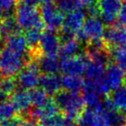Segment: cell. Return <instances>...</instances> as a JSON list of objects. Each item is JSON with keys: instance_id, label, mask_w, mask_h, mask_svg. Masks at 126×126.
I'll return each mask as SVG.
<instances>
[{"instance_id": "7402d4cb", "label": "cell", "mask_w": 126, "mask_h": 126, "mask_svg": "<svg viewBox=\"0 0 126 126\" xmlns=\"http://www.w3.org/2000/svg\"><path fill=\"white\" fill-rule=\"evenodd\" d=\"M81 42L76 38L62 42L60 45L59 54L63 60L69 59L71 57H75L80 54Z\"/></svg>"}, {"instance_id": "d590c367", "label": "cell", "mask_w": 126, "mask_h": 126, "mask_svg": "<svg viewBox=\"0 0 126 126\" xmlns=\"http://www.w3.org/2000/svg\"><path fill=\"white\" fill-rule=\"evenodd\" d=\"M21 126H38V123L36 122V120L30 117L26 120H22Z\"/></svg>"}, {"instance_id": "6da1fadb", "label": "cell", "mask_w": 126, "mask_h": 126, "mask_svg": "<svg viewBox=\"0 0 126 126\" xmlns=\"http://www.w3.org/2000/svg\"><path fill=\"white\" fill-rule=\"evenodd\" d=\"M55 102L68 122H73L74 120L79 119L84 110L85 103L83 96L79 93L60 91L56 95Z\"/></svg>"}, {"instance_id": "ba28073f", "label": "cell", "mask_w": 126, "mask_h": 126, "mask_svg": "<svg viewBox=\"0 0 126 126\" xmlns=\"http://www.w3.org/2000/svg\"><path fill=\"white\" fill-rule=\"evenodd\" d=\"M123 7L122 0H100L98 7L102 21L107 25H113L119 18Z\"/></svg>"}, {"instance_id": "8fae6325", "label": "cell", "mask_w": 126, "mask_h": 126, "mask_svg": "<svg viewBox=\"0 0 126 126\" xmlns=\"http://www.w3.org/2000/svg\"><path fill=\"white\" fill-rule=\"evenodd\" d=\"M79 126H110L102 109L84 110L79 118Z\"/></svg>"}, {"instance_id": "7a4b0ae2", "label": "cell", "mask_w": 126, "mask_h": 126, "mask_svg": "<svg viewBox=\"0 0 126 126\" xmlns=\"http://www.w3.org/2000/svg\"><path fill=\"white\" fill-rule=\"evenodd\" d=\"M28 63L30 62L27 58L6 48L0 53V75L4 77H12L20 73Z\"/></svg>"}, {"instance_id": "d4e9b609", "label": "cell", "mask_w": 126, "mask_h": 126, "mask_svg": "<svg viewBox=\"0 0 126 126\" xmlns=\"http://www.w3.org/2000/svg\"><path fill=\"white\" fill-rule=\"evenodd\" d=\"M42 31L43 30H40V29H32V30L26 31L24 37L29 48H32V50L38 49L43 35Z\"/></svg>"}, {"instance_id": "4316f807", "label": "cell", "mask_w": 126, "mask_h": 126, "mask_svg": "<svg viewBox=\"0 0 126 126\" xmlns=\"http://www.w3.org/2000/svg\"><path fill=\"white\" fill-rule=\"evenodd\" d=\"M30 93H31L32 105L34 106V108H38L40 106L44 105L50 99L48 98V95L41 88L32 89L30 91Z\"/></svg>"}, {"instance_id": "f35d334b", "label": "cell", "mask_w": 126, "mask_h": 126, "mask_svg": "<svg viewBox=\"0 0 126 126\" xmlns=\"http://www.w3.org/2000/svg\"><path fill=\"white\" fill-rule=\"evenodd\" d=\"M8 96H9V95H7V93H5V92H3L2 90H0V105L7 101Z\"/></svg>"}, {"instance_id": "f6af8a7d", "label": "cell", "mask_w": 126, "mask_h": 126, "mask_svg": "<svg viewBox=\"0 0 126 126\" xmlns=\"http://www.w3.org/2000/svg\"><path fill=\"white\" fill-rule=\"evenodd\" d=\"M1 18H2V14L0 13V19H1Z\"/></svg>"}, {"instance_id": "7c38bea8", "label": "cell", "mask_w": 126, "mask_h": 126, "mask_svg": "<svg viewBox=\"0 0 126 126\" xmlns=\"http://www.w3.org/2000/svg\"><path fill=\"white\" fill-rule=\"evenodd\" d=\"M86 13L83 8H78L76 10L67 14L64 19V24L62 27L63 32H67L76 36L78 31H80L84 21L86 19Z\"/></svg>"}, {"instance_id": "74e56055", "label": "cell", "mask_w": 126, "mask_h": 126, "mask_svg": "<svg viewBox=\"0 0 126 126\" xmlns=\"http://www.w3.org/2000/svg\"><path fill=\"white\" fill-rule=\"evenodd\" d=\"M80 7H91L95 4V0H77Z\"/></svg>"}, {"instance_id": "ffe728a7", "label": "cell", "mask_w": 126, "mask_h": 126, "mask_svg": "<svg viewBox=\"0 0 126 126\" xmlns=\"http://www.w3.org/2000/svg\"><path fill=\"white\" fill-rule=\"evenodd\" d=\"M18 33H21V27L12 15L5 16L0 19V35L2 37L7 39Z\"/></svg>"}, {"instance_id": "30bf717a", "label": "cell", "mask_w": 126, "mask_h": 126, "mask_svg": "<svg viewBox=\"0 0 126 126\" xmlns=\"http://www.w3.org/2000/svg\"><path fill=\"white\" fill-rule=\"evenodd\" d=\"M60 48V38L57 35L55 32L46 31L43 32L41 42L39 44L38 50L41 55L56 56L59 53Z\"/></svg>"}, {"instance_id": "836d02e7", "label": "cell", "mask_w": 126, "mask_h": 126, "mask_svg": "<svg viewBox=\"0 0 126 126\" xmlns=\"http://www.w3.org/2000/svg\"><path fill=\"white\" fill-rule=\"evenodd\" d=\"M21 123H22V119H21L20 117H14L2 122L0 126H21Z\"/></svg>"}, {"instance_id": "e0dca14e", "label": "cell", "mask_w": 126, "mask_h": 126, "mask_svg": "<svg viewBox=\"0 0 126 126\" xmlns=\"http://www.w3.org/2000/svg\"><path fill=\"white\" fill-rule=\"evenodd\" d=\"M59 110H60V109L55 102V100L49 99L44 105L40 106L38 108L32 109L30 113H31L32 118H33L35 120H39V121H43V120L59 114Z\"/></svg>"}, {"instance_id": "b9f144b4", "label": "cell", "mask_w": 126, "mask_h": 126, "mask_svg": "<svg viewBox=\"0 0 126 126\" xmlns=\"http://www.w3.org/2000/svg\"><path fill=\"white\" fill-rule=\"evenodd\" d=\"M2 45H3V37L0 35V49L2 48Z\"/></svg>"}, {"instance_id": "f546056e", "label": "cell", "mask_w": 126, "mask_h": 126, "mask_svg": "<svg viewBox=\"0 0 126 126\" xmlns=\"http://www.w3.org/2000/svg\"><path fill=\"white\" fill-rule=\"evenodd\" d=\"M17 112V110L11 102H5L0 105V121L4 122L6 120L14 118Z\"/></svg>"}, {"instance_id": "3957f363", "label": "cell", "mask_w": 126, "mask_h": 126, "mask_svg": "<svg viewBox=\"0 0 126 126\" xmlns=\"http://www.w3.org/2000/svg\"><path fill=\"white\" fill-rule=\"evenodd\" d=\"M105 23L98 17H89L85 19L83 27L76 33V39L80 42H93L102 41L105 36Z\"/></svg>"}, {"instance_id": "4fadbf2b", "label": "cell", "mask_w": 126, "mask_h": 126, "mask_svg": "<svg viewBox=\"0 0 126 126\" xmlns=\"http://www.w3.org/2000/svg\"><path fill=\"white\" fill-rule=\"evenodd\" d=\"M106 45L113 49L119 47H126V28L122 25H112L105 32Z\"/></svg>"}, {"instance_id": "2e32d148", "label": "cell", "mask_w": 126, "mask_h": 126, "mask_svg": "<svg viewBox=\"0 0 126 126\" xmlns=\"http://www.w3.org/2000/svg\"><path fill=\"white\" fill-rule=\"evenodd\" d=\"M6 45H7V49L23 56L27 59H28V57H30L28 51L29 46L26 42L25 37L21 35V33L12 35L6 39Z\"/></svg>"}, {"instance_id": "d6986e66", "label": "cell", "mask_w": 126, "mask_h": 126, "mask_svg": "<svg viewBox=\"0 0 126 126\" xmlns=\"http://www.w3.org/2000/svg\"><path fill=\"white\" fill-rule=\"evenodd\" d=\"M40 72L45 75H53L60 70V63L56 56L41 55L38 54V60L36 62Z\"/></svg>"}, {"instance_id": "7bdbcfd3", "label": "cell", "mask_w": 126, "mask_h": 126, "mask_svg": "<svg viewBox=\"0 0 126 126\" xmlns=\"http://www.w3.org/2000/svg\"><path fill=\"white\" fill-rule=\"evenodd\" d=\"M122 112H123V115H124V116H125V117H126V108L123 109V110H122Z\"/></svg>"}, {"instance_id": "ac0fdd59", "label": "cell", "mask_w": 126, "mask_h": 126, "mask_svg": "<svg viewBox=\"0 0 126 126\" xmlns=\"http://www.w3.org/2000/svg\"><path fill=\"white\" fill-rule=\"evenodd\" d=\"M11 103L14 105L18 112H27L31 109V93L28 90L19 89L12 94Z\"/></svg>"}, {"instance_id": "44dd1931", "label": "cell", "mask_w": 126, "mask_h": 126, "mask_svg": "<svg viewBox=\"0 0 126 126\" xmlns=\"http://www.w3.org/2000/svg\"><path fill=\"white\" fill-rule=\"evenodd\" d=\"M108 66L109 65H106L104 63L89 60V63H88L85 73H84L87 82H91V83L98 82L103 77Z\"/></svg>"}, {"instance_id": "83f0119b", "label": "cell", "mask_w": 126, "mask_h": 126, "mask_svg": "<svg viewBox=\"0 0 126 126\" xmlns=\"http://www.w3.org/2000/svg\"><path fill=\"white\" fill-rule=\"evenodd\" d=\"M111 56L115 61L117 66L123 72H126V47H119L113 49Z\"/></svg>"}, {"instance_id": "5b68a950", "label": "cell", "mask_w": 126, "mask_h": 126, "mask_svg": "<svg viewBox=\"0 0 126 126\" xmlns=\"http://www.w3.org/2000/svg\"><path fill=\"white\" fill-rule=\"evenodd\" d=\"M124 72L117 65L110 64L107 67L103 77L98 82L94 84L96 85L102 94L106 95L110 91L121 88L124 82Z\"/></svg>"}, {"instance_id": "277c9868", "label": "cell", "mask_w": 126, "mask_h": 126, "mask_svg": "<svg viewBox=\"0 0 126 126\" xmlns=\"http://www.w3.org/2000/svg\"><path fill=\"white\" fill-rule=\"evenodd\" d=\"M15 18L21 29H24L26 31L32 29L43 30L45 28L41 13L36 9V7H28L21 4L17 7Z\"/></svg>"}, {"instance_id": "bcb514c9", "label": "cell", "mask_w": 126, "mask_h": 126, "mask_svg": "<svg viewBox=\"0 0 126 126\" xmlns=\"http://www.w3.org/2000/svg\"><path fill=\"white\" fill-rule=\"evenodd\" d=\"M0 81H1V79H0Z\"/></svg>"}, {"instance_id": "4dcf8cb0", "label": "cell", "mask_w": 126, "mask_h": 126, "mask_svg": "<svg viewBox=\"0 0 126 126\" xmlns=\"http://www.w3.org/2000/svg\"><path fill=\"white\" fill-rule=\"evenodd\" d=\"M17 82L12 77H4L0 81V90L7 93V95H12L17 90Z\"/></svg>"}, {"instance_id": "d6a6232c", "label": "cell", "mask_w": 126, "mask_h": 126, "mask_svg": "<svg viewBox=\"0 0 126 126\" xmlns=\"http://www.w3.org/2000/svg\"><path fill=\"white\" fill-rule=\"evenodd\" d=\"M17 6V0H0V13L11 15Z\"/></svg>"}, {"instance_id": "9c48e42d", "label": "cell", "mask_w": 126, "mask_h": 126, "mask_svg": "<svg viewBox=\"0 0 126 126\" xmlns=\"http://www.w3.org/2000/svg\"><path fill=\"white\" fill-rule=\"evenodd\" d=\"M89 58L87 54H79L75 57L62 60L60 63V70L65 76H81L85 73Z\"/></svg>"}, {"instance_id": "e575fe53", "label": "cell", "mask_w": 126, "mask_h": 126, "mask_svg": "<svg viewBox=\"0 0 126 126\" xmlns=\"http://www.w3.org/2000/svg\"><path fill=\"white\" fill-rule=\"evenodd\" d=\"M119 20L120 24L126 28V2L123 4V7L119 15Z\"/></svg>"}, {"instance_id": "5bb4252c", "label": "cell", "mask_w": 126, "mask_h": 126, "mask_svg": "<svg viewBox=\"0 0 126 126\" xmlns=\"http://www.w3.org/2000/svg\"><path fill=\"white\" fill-rule=\"evenodd\" d=\"M96 85L91 82H86L83 88V98L84 103L91 109H102L103 110V98Z\"/></svg>"}, {"instance_id": "9a60e30c", "label": "cell", "mask_w": 126, "mask_h": 126, "mask_svg": "<svg viewBox=\"0 0 126 126\" xmlns=\"http://www.w3.org/2000/svg\"><path fill=\"white\" fill-rule=\"evenodd\" d=\"M39 86L47 95H57L62 88V78L57 74L44 75L40 78Z\"/></svg>"}, {"instance_id": "cb8c5ba5", "label": "cell", "mask_w": 126, "mask_h": 126, "mask_svg": "<svg viewBox=\"0 0 126 126\" xmlns=\"http://www.w3.org/2000/svg\"><path fill=\"white\" fill-rule=\"evenodd\" d=\"M109 98L117 110H123L126 108V86H122L112 91Z\"/></svg>"}, {"instance_id": "1f68e13d", "label": "cell", "mask_w": 126, "mask_h": 126, "mask_svg": "<svg viewBox=\"0 0 126 126\" xmlns=\"http://www.w3.org/2000/svg\"><path fill=\"white\" fill-rule=\"evenodd\" d=\"M42 126H64L65 125V118L64 116L57 114V115L40 121Z\"/></svg>"}, {"instance_id": "8992f818", "label": "cell", "mask_w": 126, "mask_h": 126, "mask_svg": "<svg viewBox=\"0 0 126 126\" xmlns=\"http://www.w3.org/2000/svg\"><path fill=\"white\" fill-rule=\"evenodd\" d=\"M40 70L36 64V62H30L18 74L16 82L18 86L24 90H32L39 86L40 83Z\"/></svg>"}, {"instance_id": "f1b7e54d", "label": "cell", "mask_w": 126, "mask_h": 126, "mask_svg": "<svg viewBox=\"0 0 126 126\" xmlns=\"http://www.w3.org/2000/svg\"><path fill=\"white\" fill-rule=\"evenodd\" d=\"M56 6L62 13H67V14L76 10L78 8H82L77 0H57Z\"/></svg>"}, {"instance_id": "8d00e7d4", "label": "cell", "mask_w": 126, "mask_h": 126, "mask_svg": "<svg viewBox=\"0 0 126 126\" xmlns=\"http://www.w3.org/2000/svg\"><path fill=\"white\" fill-rule=\"evenodd\" d=\"M40 2L41 0H21V4L32 7H36L40 4Z\"/></svg>"}, {"instance_id": "52a82bcc", "label": "cell", "mask_w": 126, "mask_h": 126, "mask_svg": "<svg viewBox=\"0 0 126 126\" xmlns=\"http://www.w3.org/2000/svg\"><path fill=\"white\" fill-rule=\"evenodd\" d=\"M41 16L47 31L58 32L62 29L65 17L54 4H44L41 7Z\"/></svg>"}, {"instance_id": "ee69618b", "label": "cell", "mask_w": 126, "mask_h": 126, "mask_svg": "<svg viewBox=\"0 0 126 126\" xmlns=\"http://www.w3.org/2000/svg\"><path fill=\"white\" fill-rule=\"evenodd\" d=\"M124 83H125V86H126V76H125V78H124Z\"/></svg>"}, {"instance_id": "60d3db41", "label": "cell", "mask_w": 126, "mask_h": 126, "mask_svg": "<svg viewBox=\"0 0 126 126\" xmlns=\"http://www.w3.org/2000/svg\"><path fill=\"white\" fill-rule=\"evenodd\" d=\"M64 126H79V125H77L76 123H74L73 122H68V123H65Z\"/></svg>"}, {"instance_id": "603a6c76", "label": "cell", "mask_w": 126, "mask_h": 126, "mask_svg": "<svg viewBox=\"0 0 126 126\" xmlns=\"http://www.w3.org/2000/svg\"><path fill=\"white\" fill-rule=\"evenodd\" d=\"M84 81L81 76H64L62 77V88L68 92L78 93L84 87Z\"/></svg>"}, {"instance_id": "ab89813d", "label": "cell", "mask_w": 126, "mask_h": 126, "mask_svg": "<svg viewBox=\"0 0 126 126\" xmlns=\"http://www.w3.org/2000/svg\"><path fill=\"white\" fill-rule=\"evenodd\" d=\"M57 0H41V2H43L44 4H53Z\"/></svg>"}, {"instance_id": "484cf974", "label": "cell", "mask_w": 126, "mask_h": 126, "mask_svg": "<svg viewBox=\"0 0 126 126\" xmlns=\"http://www.w3.org/2000/svg\"><path fill=\"white\" fill-rule=\"evenodd\" d=\"M110 126H126V117L119 110H104Z\"/></svg>"}]
</instances>
